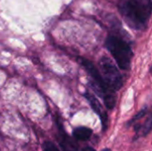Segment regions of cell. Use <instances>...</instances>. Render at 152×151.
<instances>
[{"mask_svg":"<svg viewBox=\"0 0 152 151\" xmlns=\"http://www.w3.org/2000/svg\"><path fill=\"white\" fill-rule=\"evenodd\" d=\"M118 11L126 23L134 30H144L151 16V4L145 0H119Z\"/></svg>","mask_w":152,"mask_h":151,"instance_id":"1","label":"cell"},{"mask_svg":"<svg viewBox=\"0 0 152 151\" xmlns=\"http://www.w3.org/2000/svg\"><path fill=\"white\" fill-rule=\"evenodd\" d=\"M80 62L89 75L90 79H88V84L90 87L97 95L102 98L107 109H113L117 101L115 95L116 92L110 88V86L104 81L100 70L90 61L86 59H81Z\"/></svg>","mask_w":152,"mask_h":151,"instance_id":"2","label":"cell"},{"mask_svg":"<svg viewBox=\"0 0 152 151\" xmlns=\"http://www.w3.org/2000/svg\"><path fill=\"white\" fill-rule=\"evenodd\" d=\"M105 44L118 66L124 70L129 69L133 58V51L129 44L119 36L110 35L106 39Z\"/></svg>","mask_w":152,"mask_h":151,"instance_id":"3","label":"cell"},{"mask_svg":"<svg viewBox=\"0 0 152 151\" xmlns=\"http://www.w3.org/2000/svg\"><path fill=\"white\" fill-rule=\"evenodd\" d=\"M99 65L101 70L100 72L106 84L112 91H118L122 87L124 81L121 73L119 72L114 62L109 57L103 56L100 59Z\"/></svg>","mask_w":152,"mask_h":151,"instance_id":"4","label":"cell"},{"mask_svg":"<svg viewBox=\"0 0 152 151\" xmlns=\"http://www.w3.org/2000/svg\"><path fill=\"white\" fill-rule=\"evenodd\" d=\"M85 97L86 98L87 101L89 102L90 106L92 107V109H94V111L101 118V121H102V127H103V131H105L107 129V126H108V115L106 113V111L103 109L101 102L98 101V99L94 95L92 94L91 93H89L88 91H86L85 93Z\"/></svg>","mask_w":152,"mask_h":151,"instance_id":"5","label":"cell"},{"mask_svg":"<svg viewBox=\"0 0 152 151\" xmlns=\"http://www.w3.org/2000/svg\"><path fill=\"white\" fill-rule=\"evenodd\" d=\"M58 128H59L58 142L61 150L63 151H79L78 146L76 143V142L72 138H70L67 133H65L61 124L58 125Z\"/></svg>","mask_w":152,"mask_h":151,"instance_id":"6","label":"cell"},{"mask_svg":"<svg viewBox=\"0 0 152 151\" xmlns=\"http://www.w3.org/2000/svg\"><path fill=\"white\" fill-rule=\"evenodd\" d=\"M92 133H93V131L88 128V127H77L76 129H74L73 131V136L76 140H78V141H83V142H86V141H88L91 136H92Z\"/></svg>","mask_w":152,"mask_h":151,"instance_id":"7","label":"cell"},{"mask_svg":"<svg viewBox=\"0 0 152 151\" xmlns=\"http://www.w3.org/2000/svg\"><path fill=\"white\" fill-rule=\"evenodd\" d=\"M43 150L44 151H60L59 149L51 142H45L43 144Z\"/></svg>","mask_w":152,"mask_h":151,"instance_id":"8","label":"cell"},{"mask_svg":"<svg viewBox=\"0 0 152 151\" xmlns=\"http://www.w3.org/2000/svg\"><path fill=\"white\" fill-rule=\"evenodd\" d=\"M82 151H95V150H94L93 148H91V147H86V148H84Z\"/></svg>","mask_w":152,"mask_h":151,"instance_id":"9","label":"cell"},{"mask_svg":"<svg viewBox=\"0 0 152 151\" xmlns=\"http://www.w3.org/2000/svg\"><path fill=\"white\" fill-rule=\"evenodd\" d=\"M102 151H111L110 150H109V149H104V150H102Z\"/></svg>","mask_w":152,"mask_h":151,"instance_id":"10","label":"cell"},{"mask_svg":"<svg viewBox=\"0 0 152 151\" xmlns=\"http://www.w3.org/2000/svg\"><path fill=\"white\" fill-rule=\"evenodd\" d=\"M145 1H146L147 3H149V4H151V0H145Z\"/></svg>","mask_w":152,"mask_h":151,"instance_id":"11","label":"cell"}]
</instances>
